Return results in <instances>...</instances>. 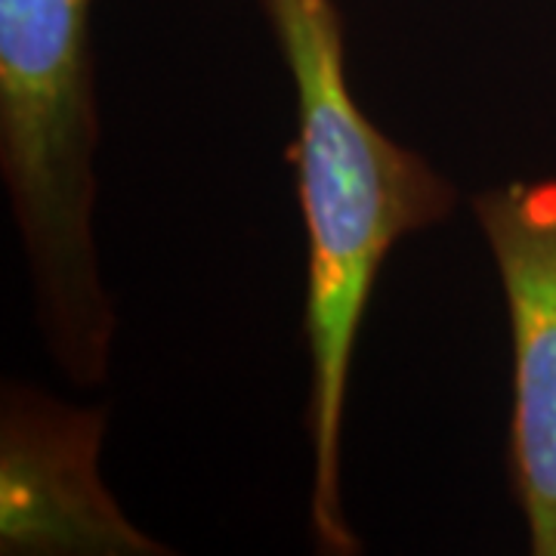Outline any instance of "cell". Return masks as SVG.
Segmentation results:
<instances>
[{
	"mask_svg": "<svg viewBox=\"0 0 556 556\" xmlns=\"http://www.w3.org/2000/svg\"><path fill=\"white\" fill-rule=\"evenodd\" d=\"M263 7L298 93L294 155L309 232V519L325 551L353 554L356 538L340 507V427L358 325L390 248L442 217L452 189L358 109L331 0H263Z\"/></svg>",
	"mask_w": 556,
	"mask_h": 556,
	"instance_id": "obj_1",
	"label": "cell"
},
{
	"mask_svg": "<svg viewBox=\"0 0 556 556\" xmlns=\"http://www.w3.org/2000/svg\"><path fill=\"white\" fill-rule=\"evenodd\" d=\"M93 0H0V164L38 321L62 371L97 383L109 371L115 313L100 278Z\"/></svg>",
	"mask_w": 556,
	"mask_h": 556,
	"instance_id": "obj_2",
	"label": "cell"
},
{
	"mask_svg": "<svg viewBox=\"0 0 556 556\" xmlns=\"http://www.w3.org/2000/svg\"><path fill=\"white\" fill-rule=\"evenodd\" d=\"M514 334V464L529 544L556 556V179L477 199Z\"/></svg>",
	"mask_w": 556,
	"mask_h": 556,
	"instance_id": "obj_3",
	"label": "cell"
},
{
	"mask_svg": "<svg viewBox=\"0 0 556 556\" xmlns=\"http://www.w3.org/2000/svg\"><path fill=\"white\" fill-rule=\"evenodd\" d=\"M102 420L40 393L3 399L0 551L3 554H164L121 514L100 479Z\"/></svg>",
	"mask_w": 556,
	"mask_h": 556,
	"instance_id": "obj_4",
	"label": "cell"
}]
</instances>
